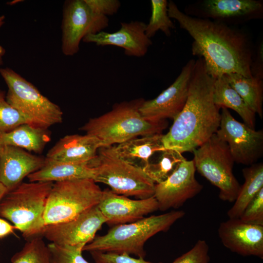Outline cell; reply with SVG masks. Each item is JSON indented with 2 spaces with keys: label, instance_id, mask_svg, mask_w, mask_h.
<instances>
[{
  "label": "cell",
  "instance_id": "8fae6325",
  "mask_svg": "<svg viewBox=\"0 0 263 263\" xmlns=\"http://www.w3.org/2000/svg\"><path fill=\"white\" fill-rule=\"evenodd\" d=\"M107 17L92 12L85 0L66 2L62 24V51L68 56L76 54L83 38L89 34L104 31L109 26Z\"/></svg>",
  "mask_w": 263,
  "mask_h": 263
},
{
  "label": "cell",
  "instance_id": "ba28073f",
  "mask_svg": "<svg viewBox=\"0 0 263 263\" xmlns=\"http://www.w3.org/2000/svg\"><path fill=\"white\" fill-rule=\"evenodd\" d=\"M102 195L103 190L92 179L54 182L44 211L45 225L75 218L97 206Z\"/></svg>",
  "mask_w": 263,
  "mask_h": 263
},
{
  "label": "cell",
  "instance_id": "83f0119b",
  "mask_svg": "<svg viewBox=\"0 0 263 263\" xmlns=\"http://www.w3.org/2000/svg\"><path fill=\"white\" fill-rule=\"evenodd\" d=\"M151 13L149 21L146 24V35L150 39L158 31L167 37L171 36L174 24L168 13V1L167 0H151Z\"/></svg>",
  "mask_w": 263,
  "mask_h": 263
},
{
  "label": "cell",
  "instance_id": "ffe728a7",
  "mask_svg": "<svg viewBox=\"0 0 263 263\" xmlns=\"http://www.w3.org/2000/svg\"><path fill=\"white\" fill-rule=\"evenodd\" d=\"M102 147L95 137L85 135H67L60 138L48 151L47 160L71 163H89Z\"/></svg>",
  "mask_w": 263,
  "mask_h": 263
},
{
  "label": "cell",
  "instance_id": "1f68e13d",
  "mask_svg": "<svg viewBox=\"0 0 263 263\" xmlns=\"http://www.w3.org/2000/svg\"><path fill=\"white\" fill-rule=\"evenodd\" d=\"M239 219L248 224L263 226V188L247 206Z\"/></svg>",
  "mask_w": 263,
  "mask_h": 263
},
{
  "label": "cell",
  "instance_id": "d590c367",
  "mask_svg": "<svg viewBox=\"0 0 263 263\" xmlns=\"http://www.w3.org/2000/svg\"><path fill=\"white\" fill-rule=\"evenodd\" d=\"M250 73L252 77L263 79V41L261 40L256 48L250 65Z\"/></svg>",
  "mask_w": 263,
  "mask_h": 263
},
{
  "label": "cell",
  "instance_id": "9a60e30c",
  "mask_svg": "<svg viewBox=\"0 0 263 263\" xmlns=\"http://www.w3.org/2000/svg\"><path fill=\"white\" fill-rule=\"evenodd\" d=\"M195 171L193 160L186 159L166 180L155 184L153 196L160 210L178 208L201 192L203 186L196 180Z\"/></svg>",
  "mask_w": 263,
  "mask_h": 263
},
{
  "label": "cell",
  "instance_id": "ac0fdd59",
  "mask_svg": "<svg viewBox=\"0 0 263 263\" xmlns=\"http://www.w3.org/2000/svg\"><path fill=\"white\" fill-rule=\"evenodd\" d=\"M218 233L223 244L232 252L263 258V225L229 218L220 223Z\"/></svg>",
  "mask_w": 263,
  "mask_h": 263
},
{
  "label": "cell",
  "instance_id": "2e32d148",
  "mask_svg": "<svg viewBox=\"0 0 263 263\" xmlns=\"http://www.w3.org/2000/svg\"><path fill=\"white\" fill-rule=\"evenodd\" d=\"M97 206L106 219V223L114 225L135 222L159 209L153 196L132 200L109 189L103 190L102 199Z\"/></svg>",
  "mask_w": 263,
  "mask_h": 263
},
{
  "label": "cell",
  "instance_id": "e575fe53",
  "mask_svg": "<svg viewBox=\"0 0 263 263\" xmlns=\"http://www.w3.org/2000/svg\"><path fill=\"white\" fill-rule=\"evenodd\" d=\"M94 13L108 17L115 14L121 7L118 0H85Z\"/></svg>",
  "mask_w": 263,
  "mask_h": 263
},
{
  "label": "cell",
  "instance_id": "30bf717a",
  "mask_svg": "<svg viewBox=\"0 0 263 263\" xmlns=\"http://www.w3.org/2000/svg\"><path fill=\"white\" fill-rule=\"evenodd\" d=\"M220 125L215 133L227 145L234 162L250 166L263 152V132L235 119L228 109L222 108Z\"/></svg>",
  "mask_w": 263,
  "mask_h": 263
},
{
  "label": "cell",
  "instance_id": "4316f807",
  "mask_svg": "<svg viewBox=\"0 0 263 263\" xmlns=\"http://www.w3.org/2000/svg\"><path fill=\"white\" fill-rule=\"evenodd\" d=\"M158 153L159 155L155 161H150L143 168L155 184L166 180L186 159L182 153L172 149H165Z\"/></svg>",
  "mask_w": 263,
  "mask_h": 263
},
{
  "label": "cell",
  "instance_id": "7402d4cb",
  "mask_svg": "<svg viewBox=\"0 0 263 263\" xmlns=\"http://www.w3.org/2000/svg\"><path fill=\"white\" fill-rule=\"evenodd\" d=\"M94 169L89 163H71L47 160L43 167L27 177L29 182H61L92 179Z\"/></svg>",
  "mask_w": 263,
  "mask_h": 263
},
{
  "label": "cell",
  "instance_id": "836d02e7",
  "mask_svg": "<svg viewBox=\"0 0 263 263\" xmlns=\"http://www.w3.org/2000/svg\"><path fill=\"white\" fill-rule=\"evenodd\" d=\"M95 263H153L143 258H134L126 253H115L101 251L90 252Z\"/></svg>",
  "mask_w": 263,
  "mask_h": 263
},
{
  "label": "cell",
  "instance_id": "7c38bea8",
  "mask_svg": "<svg viewBox=\"0 0 263 263\" xmlns=\"http://www.w3.org/2000/svg\"><path fill=\"white\" fill-rule=\"evenodd\" d=\"M186 14L233 26L263 18L262 0H199L187 5Z\"/></svg>",
  "mask_w": 263,
  "mask_h": 263
},
{
  "label": "cell",
  "instance_id": "4fadbf2b",
  "mask_svg": "<svg viewBox=\"0 0 263 263\" xmlns=\"http://www.w3.org/2000/svg\"><path fill=\"white\" fill-rule=\"evenodd\" d=\"M195 60H189L174 82L155 98L144 100L139 111L146 119L160 121L174 120L186 102Z\"/></svg>",
  "mask_w": 263,
  "mask_h": 263
},
{
  "label": "cell",
  "instance_id": "6da1fadb",
  "mask_svg": "<svg viewBox=\"0 0 263 263\" xmlns=\"http://www.w3.org/2000/svg\"><path fill=\"white\" fill-rule=\"evenodd\" d=\"M168 13L192 38L191 53L204 60L210 76L216 78L235 73L252 77L250 65L254 46L244 31L188 16L171 0L168 1Z\"/></svg>",
  "mask_w": 263,
  "mask_h": 263
},
{
  "label": "cell",
  "instance_id": "5bb4252c",
  "mask_svg": "<svg viewBox=\"0 0 263 263\" xmlns=\"http://www.w3.org/2000/svg\"><path fill=\"white\" fill-rule=\"evenodd\" d=\"M106 223V218L95 206L69 221L46 225L42 237L59 245L83 248Z\"/></svg>",
  "mask_w": 263,
  "mask_h": 263
},
{
  "label": "cell",
  "instance_id": "d4e9b609",
  "mask_svg": "<svg viewBox=\"0 0 263 263\" xmlns=\"http://www.w3.org/2000/svg\"><path fill=\"white\" fill-rule=\"evenodd\" d=\"M244 182L227 215L229 219H239L245 208L263 188V164L255 163L242 170Z\"/></svg>",
  "mask_w": 263,
  "mask_h": 263
},
{
  "label": "cell",
  "instance_id": "ab89813d",
  "mask_svg": "<svg viewBox=\"0 0 263 263\" xmlns=\"http://www.w3.org/2000/svg\"><path fill=\"white\" fill-rule=\"evenodd\" d=\"M2 146H1V145H0V151H1V149Z\"/></svg>",
  "mask_w": 263,
  "mask_h": 263
},
{
  "label": "cell",
  "instance_id": "5b68a950",
  "mask_svg": "<svg viewBox=\"0 0 263 263\" xmlns=\"http://www.w3.org/2000/svg\"><path fill=\"white\" fill-rule=\"evenodd\" d=\"M52 182H22L0 202V216L11 222L27 241L42 237L44 214Z\"/></svg>",
  "mask_w": 263,
  "mask_h": 263
},
{
  "label": "cell",
  "instance_id": "d6986e66",
  "mask_svg": "<svg viewBox=\"0 0 263 263\" xmlns=\"http://www.w3.org/2000/svg\"><path fill=\"white\" fill-rule=\"evenodd\" d=\"M45 158L12 146H2L0 156V182L8 191L22 183L25 177L41 168Z\"/></svg>",
  "mask_w": 263,
  "mask_h": 263
},
{
  "label": "cell",
  "instance_id": "74e56055",
  "mask_svg": "<svg viewBox=\"0 0 263 263\" xmlns=\"http://www.w3.org/2000/svg\"><path fill=\"white\" fill-rule=\"evenodd\" d=\"M5 17L4 15L0 16V28L3 25L5 22ZM5 54V49L0 45V65L3 64V57Z\"/></svg>",
  "mask_w": 263,
  "mask_h": 263
},
{
  "label": "cell",
  "instance_id": "52a82bcc",
  "mask_svg": "<svg viewBox=\"0 0 263 263\" xmlns=\"http://www.w3.org/2000/svg\"><path fill=\"white\" fill-rule=\"evenodd\" d=\"M8 87V103L34 126L47 129L61 123L60 108L42 95L32 83L9 68L0 69Z\"/></svg>",
  "mask_w": 263,
  "mask_h": 263
},
{
  "label": "cell",
  "instance_id": "277c9868",
  "mask_svg": "<svg viewBox=\"0 0 263 263\" xmlns=\"http://www.w3.org/2000/svg\"><path fill=\"white\" fill-rule=\"evenodd\" d=\"M185 213L173 210L144 217L128 224L115 225L102 236H97L83 247V251L133 254L144 258L146 241L157 233L167 231Z\"/></svg>",
  "mask_w": 263,
  "mask_h": 263
},
{
  "label": "cell",
  "instance_id": "e0dca14e",
  "mask_svg": "<svg viewBox=\"0 0 263 263\" xmlns=\"http://www.w3.org/2000/svg\"><path fill=\"white\" fill-rule=\"evenodd\" d=\"M146 23L132 20L121 22L118 30L113 33L104 31L86 36L82 41L97 46H115L122 48L126 55L141 57L147 53L152 45L151 39L146 35Z\"/></svg>",
  "mask_w": 263,
  "mask_h": 263
},
{
  "label": "cell",
  "instance_id": "8992f818",
  "mask_svg": "<svg viewBox=\"0 0 263 263\" xmlns=\"http://www.w3.org/2000/svg\"><path fill=\"white\" fill-rule=\"evenodd\" d=\"M89 164L94 169V182L107 185L115 193L140 199L154 195L153 181L142 169L120 158L113 146L100 147Z\"/></svg>",
  "mask_w": 263,
  "mask_h": 263
},
{
  "label": "cell",
  "instance_id": "7a4b0ae2",
  "mask_svg": "<svg viewBox=\"0 0 263 263\" xmlns=\"http://www.w3.org/2000/svg\"><path fill=\"white\" fill-rule=\"evenodd\" d=\"M214 81L207 71L204 60L198 58L185 105L169 131L163 134L165 149L181 153L193 152L216 132L221 113L213 101Z\"/></svg>",
  "mask_w": 263,
  "mask_h": 263
},
{
  "label": "cell",
  "instance_id": "f1b7e54d",
  "mask_svg": "<svg viewBox=\"0 0 263 263\" xmlns=\"http://www.w3.org/2000/svg\"><path fill=\"white\" fill-rule=\"evenodd\" d=\"M11 263H52L50 250L42 237L27 240L11 258Z\"/></svg>",
  "mask_w": 263,
  "mask_h": 263
},
{
  "label": "cell",
  "instance_id": "4dcf8cb0",
  "mask_svg": "<svg viewBox=\"0 0 263 263\" xmlns=\"http://www.w3.org/2000/svg\"><path fill=\"white\" fill-rule=\"evenodd\" d=\"M52 263H90L82 255L83 247L47 244Z\"/></svg>",
  "mask_w": 263,
  "mask_h": 263
},
{
  "label": "cell",
  "instance_id": "44dd1931",
  "mask_svg": "<svg viewBox=\"0 0 263 263\" xmlns=\"http://www.w3.org/2000/svg\"><path fill=\"white\" fill-rule=\"evenodd\" d=\"M163 136L157 133L136 137L118 144L114 150L120 158L143 169L153 154L165 149Z\"/></svg>",
  "mask_w": 263,
  "mask_h": 263
},
{
  "label": "cell",
  "instance_id": "603a6c76",
  "mask_svg": "<svg viewBox=\"0 0 263 263\" xmlns=\"http://www.w3.org/2000/svg\"><path fill=\"white\" fill-rule=\"evenodd\" d=\"M47 130L28 123L23 124L10 132L0 133V145L40 152L50 140Z\"/></svg>",
  "mask_w": 263,
  "mask_h": 263
},
{
  "label": "cell",
  "instance_id": "8d00e7d4",
  "mask_svg": "<svg viewBox=\"0 0 263 263\" xmlns=\"http://www.w3.org/2000/svg\"><path fill=\"white\" fill-rule=\"evenodd\" d=\"M15 230H17L16 226L0 218V238L14 233Z\"/></svg>",
  "mask_w": 263,
  "mask_h": 263
},
{
  "label": "cell",
  "instance_id": "9c48e42d",
  "mask_svg": "<svg viewBox=\"0 0 263 263\" xmlns=\"http://www.w3.org/2000/svg\"><path fill=\"white\" fill-rule=\"evenodd\" d=\"M197 170L219 189V198L233 203L241 185L233 172L234 161L227 144L216 133L193 151Z\"/></svg>",
  "mask_w": 263,
  "mask_h": 263
},
{
  "label": "cell",
  "instance_id": "f35d334b",
  "mask_svg": "<svg viewBox=\"0 0 263 263\" xmlns=\"http://www.w3.org/2000/svg\"><path fill=\"white\" fill-rule=\"evenodd\" d=\"M7 192V189L0 182V202Z\"/></svg>",
  "mask_w": 263,
  "mask_h": 263
},
{
  "label": "cell",
  "instance_id": "f546056e",
  "mask_svg": "<svg viewBox=\"0 0 263 263\" xmlns=\"http://www.w3.org/2000/svg\"><path fill=\"white\" fill-rule=\"evenodd\" d=\"M28 121L6 99V94L0 90V133L10 132Z\"/></svg>",
  "mask_w": 263,
  "mask_h": 263
},
{
  "label": "cell",
  "instance_id": "3957f363",
  "mask_svg": "<svg viewBox=\"0 0 263 263\" xmlns=\"http://www.w3.org/2000/svg\"><path fill=\"white\" fill-rule=\"evenodd\" d=\"M144 100L138 98L116 103L110 111L90 119L80 130L95 137L102 147L119 144L139 136L162 133L167 127L166 120L151 121L141 115L139 109Z\"/></svg>",
  "mask_w": 263,
  "mask_h": 263
},
{
  "label": "cell",
  "instance_id": "d6a6232c",
  "mask_svg": "<svg viewBox=\"0 0 263 263\" xmlns=\"http://www.w3.org/2000/svg\"><path fill=\"white\" fill-rule=\"evenodd\" d=\"M208 250L206 241L199 240L191 249L171 263H208Z\"/></svg>",
  "mask_w": 263,
  "mask_h": 263
},
{
  "label": "cell",
  "instance_id": "cb8c5ba5",
  "mask_svg": "<svg viewBox=\"0 0 263 263\" xmlns=\"http://www.w3.org/2000/svg\"><path fill=\"white\" fill-rule=\"evenodd\" d=\"M213 97L214 104L219 109L225 108L234 111L242 118L245 124L255 129L256 114L224 76L214 78Z\"/></svg>",
  "mask_w": 263,
  "mask_h": 263
},
{
  "label": "cell",
  "instance_id": "484cf974",
  "mask_svg": "<svg viewBox=\"0 0 263 263\" xmlns=\"http://www.w3.org/2000/svg\"><path fill=\"white\" fill-rule=\"evenodd\" d=\"M249 108L263 118V79L248 77L238 74L223 75Z\"/></svg>",
  "mask_w": 263,
  "mask_h": 263
}]
</instances>
